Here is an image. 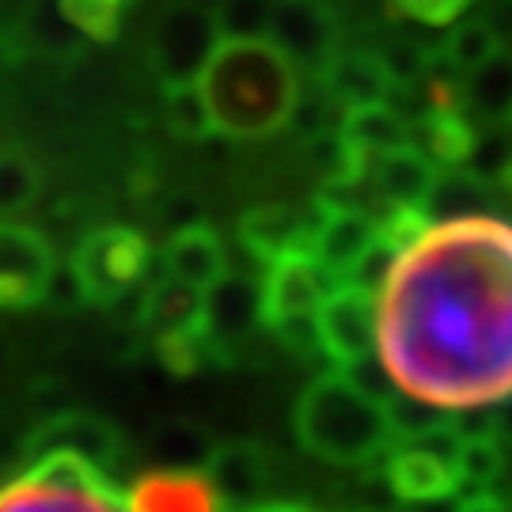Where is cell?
Returning a JSON list of instances; mask_svg holds the SVG:
<instances>
[{"label":"cell","mask_w":512,"mask_h":512,"mask_svg":"<svg viewBox=\"0 0 512 512\" xmlns=\"http://www.w3.org/2000/svg\"><path fill=\"white\" fill-rule=\"evenodd\" d=\"M42 190L38 164L19 148H0V217H19Z\"/></svg>","instance_id":"23"},{"label":"cell","mask_w":512,"mask_h":512,"mask_svg":"<svg viewBox=\"0 0 512 512\" xmlns=\"http://www.w3.org/2000/svg\"><path fill=\"white\" fill-rule=\"evenodd\" d=\"M315 76L323 84V95L342 110L380 103L395 88V76L387 69V61L380 54H368V50H346V54L338 50Z\"/></svg>","instance_id":"17"},{"label":"cell","mask_w":512,"mask_h":512,"mask_svg":"<svg viewBox=\"0 0 512 512\" xmlns=\"http://www.w3.org/2000/svg\"><path fill=\"white\" fill-rule=\"evenodd\" d=\"M255 330H266L262 319V274H228L213 289H205V334L217 346L220 361L232 357L239 342H247Z\"/></svg>","instance_id":"13"},{"label":"cell","mask_w":512,"mask_h":512,"mask_svg":"<svg viewBox=\"0 0 512 512\" xmlns=\"http://www.w3.org/2000/svg\"><path fill=\"white\" fill-rule=\"evenodd\" d=\"M198 92L217 133L262 141L296 118L300 73L270 38H220L198 76Z\"/></svg>","instance_id":"2"},{"label":"cell","mask_w":512,"mask_h":512,"mask_svg":"<svg viewBox=\"0 0 512 512\" xmlns=\"http://www.w3.org/2000/svg\"><path fill=\"white\" fill-rule=\"evenodd\" d=\"M217 42L220 31L213 8H202L194 0H175L160 16L152 42H148V61L160 76L164 92L167 88H183V84H198V76L217 50Z\"/></svg>","instance_id":"6"},{"label":"cell","mask_w":512,"mask_h":512,"mask_svg":"<svg viewBox=\"0 0 512 512\" xmlns=\"http://www.w3.org/2000/svg\"><path fill=\"white\" fill-rule=\"evenodd\" d=\"M156 456H160V467H202L209 463L213 448L194 425H164L156 437Z\"/></svg>","instance_id":"28"},{"label":"cell","mask_w":512,"mask_h":512,"mask_svg":"<svg viewBox=\"0 0 512 512\" xmlns=\"http://www.w3.org/2000/svg\"><path fill=\"white\" fill-rule=\"evenodd\" d=\"M73 274L88 304L110 308L133 289H145L152 270L148 239L129 224H99L73 251Z\"/></svg>","instance_id":"5"},{"label":"cell","mask_w":512,"mask_h":512,"mask_svg":"<svg viewBox=\"0 0 512 512\" xmlns=\"http://www.w3.org/2000/svg\"><path fill=\"white\" fill-rule=\"evenodd\" d=\"M403 16L418 19L425 27H444V23H452L459 19L475 0H391Z\"/></svg>","instance_id":"29"},{"label":"cell","mask_w":512,"mask_h":512,"mask_svg":"<svg viewBox=\"0 0 512 512\" xmlns=\"http://www.w3.org/2000/svg\"><path fill=\"white\" fill-rule=\"evenodd\" d=\"M505 444L490 433V429H478V433H467L463 437V452H459V463H463V494L471 490H490L501 471H505Z\"/></svg>","instance_id":"24"},{"label":"cell","mask_w":512,"mask_h":512,"mask_svg":"<svg viewBox=\"0 0 512 512\" xmlns=\"http://www.w3.org/2000/svg\"><path fill=\"white\" fill-rule=\"evenodd\" d=\"M463 114L478 129H509L512 126V50H497L486 65L459 80Z\"/></svg>","instance_id":"21"},{"label":"cell","mask_w":512,"mask_h":512,"mask_svg":"<svg viewBox=\"0 0 512 512\" xmlns=\"http://www.w3.org/2000/svg\"><path fill=\"white\" fill-rule=\"evenodd\" d=\"M315 330H319V353L330 361V368L368 365L376 357V296L338 281L323 308L315 311Z\"/></svg>","instance_id":"7"},{"label":"cell","mask_w":512,"mask_h":512,"mask_svg":"<svg viewBox=\"0 0 512 512\" xmlns=\"http://www.w3.org/2000/svg\"><path fill=\"white\" fill-rule=\"evenodd\" d=\"M452 512H509V501H501L490 490H471V494L459 497Z\"/></svg>","instance_id":"30"},{"label":"cell","mask_w":512,"mask_h":512,"mask_svg":"<svg viewBox=\"0 0 512 512\" xmlns=\"http://www.w3.org/2000/svg\"><path fill=\"white\" fill-rule=\"evenodd\" d=\"M160 258H164V274L179 277V281L202 289V293L213 289L220 277L232 270L220 236L205 224H186L179 232H171Z\"/></svg>","instance_id":"18"},{"label":"cell","mask_w":512,"mask_h":512,"mask_svg":"<svg viewBox=\"0 0 512 512\" xmlns=\"http://www.w3.org/2000/svg\"><path fill=\"white\" fill-rule=\"evenodd\" d=\"M376 361L403 399L444 414L512 395V220H425L376 289Z\"/></svg>","instance_id":"1"},{"label":"cell","mask_w":512,"mask_h":512,"mask_svg":"<svg viewBox=\"0 0 512 512\" xmlns=\"http://www.w3.org/2000/svg\"><path fill=\"white\" fill-rule=\"evenodd\" d=\"M141 327L152 338L186 334L205 327V293L186 285L179 277H156L141 289Z\"/></svg>","instance_id":"19"},{"label":"cell","mask_w":512,"mask_h":512,"mask_svg":"<svg viewBox=\"0 0 512 512\" xmlns=\"http://www.w3.org/2000/svg\"><path fill=\"white\" fill-rule=\"evenodd\" d=\"M296 440L323 463L365 467L399 444L391 399L365 387L353 372L330 368L296 399Z\"/></svg>","instance_id":"3"},{"label":"cell","mask_w":512,"mask_h":512,"mask_svg":"<svg viewBox=\"0 0 512 512\" xmlns=\"http://www.w3.org/2000/svg\"><path fill=\"white\" fill-rule=\"evenodd\" d=\"M494 186H497V190H505V194L512 198V156H509V164L501 167V175L494 179Z\"/></svg>","instance_id":"33"},{"label":"cell","mask_w":512,"mask_h":512,"mask_svg":"<svg viewBox=\"0 0 512 512\" xmlns=\"http://www.w3.org/2000/svg\"><path fill=\"white\" fill-rule=\"evenodd\" d=\"M486 429H490L505 448H512V395L505 399V403H497L494 418L486 421Z\"/></svg>","instance_id":"31"},{"label":"cell","mask_w":512,"mask_h":512,"mask_svg":"<svg viewBox=\"0 0 512 512\" xmlns=\"http://www.w3.org/2000/svg\"><path fill=\"white\" fill-rule=\"evenodd\" d=\"M380 220L365 209H330L319 205V224L311 236V255L327 266L334 281H346L353 266L380 243Z\"/></svg>","instance_id":"15"},{"label":"cell","mask_w":512,"mask_h":512,"mask_svg":"<svg viewBox=\"0 0 512 512\" xmlns=\"http://www.w3.org/2000/svg\"><path fill=\"white\" fill-rule=\"evenodd\" d=\"M57 274L50 239L23 220L0 217V311H23L46 300Z\"/></svg>","instance_id":"8"},{"label":"cell","mask_w":512,"mask_h":512,"mask_svg":"<svg viewBox=\"0 0 512 512\" xmlns=\"http://www.w3.org/2000/svg\"><path fill=\"white\" fill-rule=\"evenodd\" d=\"M501 50V38H497L494 23L490 19H467L452 27V35H444L437 50H433V65L429 69H440V73L463 76L475 73L478 65H486L490 57Z\"/></svg>","instance_id":"22"},{"label":"cell","mask_w":512,"mask_h":512,"mask_svg":"<svg viewBox=\"0 0 512 512\" xmlns=\"http://www.w3.org/2000/svg\"><path fill=\"white\" fill-rule=\"evenodd\" d=\"M440 171L444 167L433 164L418 145H403L395 148V152H384L365 171L368 186L376 194V213L384 205H406V209H421L425 213V202H429V194L437 186Z\"/></svg>","instance_id":"16"},{"label":"cell","mask_w":512,"mask_h":512,"mask_svg":"<svg viewBox=\"0 0 512 512\" xmlns=\"http://www.w3.org/2000/svg\"><path fill=\"white\" fill-rule=\"evenodd\" d=\"M338 281L311 251L285 255L262 266V319L266 330L281 327L289 319H308L323 308Z\"/></svg>","instance_id":"10"},{"label":"cell","mask_w":512,"mask_h":512,"mask_svg":"<svg viewBox=\"0 0 512 512\" xmlns=\"http://www.w3.org/2000/svg\"><path fill=\"white\" fill-rule=\"evenodd\" d=\"M509 133H512V126H509Z\"/></svg>","instance_id":"36"},{"label":"cell","mask_w":512,"mask_h":512,"mask_svg":"<svg viewBox=\"0 0 512 512\" xmlns=\"http://www.w3.org/2000/svg\"><path fill=\"white\" fill-rule=\"evenodd\" d=\"M270 42L293 57L296 69L319 73L338 54V19L327 0H274Z\"/></svg>","instance_id":"11"},{"label":"cell","mask_w":512,"mask_h":512,"mask_svg":"<svg viewBox=\"0 0 512 512\" xmlns=\"http://www.w3.org/2000/svg\"><path fill=\"white\" fill-rule=\"evenodd\" d=\"M251 512H304V509H293V505H258Z\"/></svg>","instance_id":"34"},{"label":"cell","mask_w":512,"mask_h":512,"mask_svg":"<svg viewBox=\"0 0 512 512\" xmlns=\"http://www.w3.org/2000/svg\"><path fill=\"white\" fill-rule=\"evenodd\" d=\"M213 19L220 38H270L274 0H217Z\"/></svg>","instance_id":"25"},{"label":"cell","mask_w":512,"mask_h":512,"mask_svg":"<svg viewBox=\"0 0 512 512\" xmlns=\"http://www.w3.org/2000/svg\"><path fill=\"white\" fill-rule=\"evenodd\" d=\"M319 224V202L315 205H258L251 213H243L236 224L239 247L247 258H255L258 266H270L285 255L311 251V236Z\"/></svg>","instance_id":"12"},{"label":"cell","mask_w":512,"mask_h":512,"mask_svg":"<svg viewBox=\"0 0 512 512\" xmlns=\"http://www.w3.org/2000/svg\"><path fill=\"white\" fill-rule=\"evenodd\" d=\"M167 126L175 137L198 141L205 133H213L205 99L198 92V84H183V88H167Z\"/></svg>","instance_id":"27"},{"label":"cell","mask_w":512,"mask_h":512,"mask_svg":"<svg viewBox=\"0 0 512 512\" xmlns=\"http://www.w3.org/2000/svg\"><path fill=\"white\" fill-rule=\"evenodd\" d=\"M509 512H512V501H509Z\"/></svg>","instance_id":"35"},{"label":"cell","mask_w":512,"mask_h":512,"mask_svg":"<svg viewBox=\"0 0 512 512\" xmlns=\"http://www.w3.org/2000/svg\"><path fill=\"white\" fill-rule=\"evenodd\" d=\"M57 8L84 38L110 42V38L118 35V27H122L126 0H57Z\"/></svg>","instance_id":"26"},{"label":"cell","mask_w":512,"mask_h":512,"mask_svg":"<svg viewBox=\"0 0 512 512\" xmlns=\"http://www.w3.org/2000/svg\"><path fill=\"white\" fill-rule=\"evenodd\" d=\"M27 4H31V0H0V12H8V16H12V23H16V19L27 12Z\"/></svg>","instance_id":"32"},{"label":"cell","mask_w":512,"mask_h":512,"mask_svg":"<svg viewBox=\"0 0 512 512\" xmlns=\"http://www.w3.org/2000/svg\"><path fill=\"white\" fill-rule=\"evenodd\" d=\"M129 512H228L205 467H152L126 490Z\"/></svg>","instance_id":"14"},{"label":"cell","mask_w":512,"mask_h":512,"mask_svg":"<svg viewBox=\"0 0 512 512\" xmlns=\"http://www.w3.org/2000/svg\"><path fill=\"white\" fill-rule=\"evenodd\" d=\"M0 512H129L107 471L80 459L46 456L0 486Z\"/></svg>","instance_id":"4"},{"label":"cell","mask_w":512,"mask_h":512,"mask_svg":"<svg viewBox=\"0 0 512 512\" xmlns=\"http://www.w3.org/2000/svg\"><path fill=\"white\" fill-rule=\"evenodd\" d=\"M209 478L217 482L220 497L228 512H251L258 505H266L262 494H266V482H270V471H266V456L251 448V444H224V448H213V456L205 463Z\"/></svg>","instance_id":"20"},{"label":"cell","mask_w":512,"mask_h":512,"mask_svg":"<svg viewBox=\"0 0 512 512\" xmlns=\"http://www.w3.org/2000/svg\"><path fill=\"white\" fill-rule=\"evenodd\" d=\"M23 452H27V463L46 456H65L107 471L122 456V433L92 410H57L27 433Z\"/></svg>","instance_id":"9"}]
</instances>
